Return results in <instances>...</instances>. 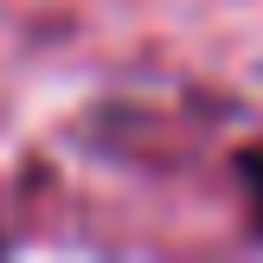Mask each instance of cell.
<instances>
[{
    "label": "cell",
    "instance_id": "obj_1",
    "mask_svg": "<svg viewBox=\"0 0 263 263\" xmlns=\"http://www.w3.org/2000/svg\"><path fill=\"white\" fill-rule=\"evenodd\" d=\"M238 180H244L251 225H257V238H263V148H244V154H238Z\"/></svg>",
    "mask_w": 263,
    "mask_h": 263
}]
</instances>
